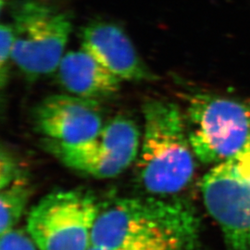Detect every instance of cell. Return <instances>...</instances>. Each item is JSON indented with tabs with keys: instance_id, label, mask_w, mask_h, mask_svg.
<instances>
[{
	"instance_id": "6da1fadb",
	"label": "cell",
	"mask_w": 250,
	"mask_h": 250,
	"mask_svg": "<svg viewBox=\"0 0 250 250\" xmlns=\"http://www.w3.org/2000/svg\"><path fill=\"white\" fill-rule=\"evenodd\" d=\"M200 221L194 207L173 197H125L101 208L92 246L120 250L179 245L194 250Z\"/></svg>"
},
{
	"instance_id": "7a4b0ae2",
	"label": "cell",
	"mask_w": 250,
	"mask_h": 250,
	"mask_svg": "<svg viewBox=\"0 0 250 250\" xmlns=\"http://www.w3.org/2000/svg\"><path fill=\"white\" fill-rule=\"evenodd\" d=\"M144 130L137 156V175L151 196L172 197L188 187L195 173V153L184 110L164 99L143 106Z\"/></svg>"
},
{
	"instance_id": "3957f363",
	"label": "cell",
	"mask_w": 250,
	"mask_h": 250,
	"mask_svg": "<svg viewBox=\"0 0 250 250\" xmlns=\"http://www.w3.org/2000/svg\"><path fill=\"white\" fill-rule=\"evenodd\" d=\"M185 99L188 136L198 161L216 165L250 145V99L201 90Z\"/></svg>"
},
{
	"instance_id": "277c9868",
	"label": "cell",
	"mask_w": 250,
	"mask_h": 250,
	"mask_svg": "<svg viewBox=\"0 0 250 250\" xmlns=\"http://www.w3.org/2000/svg\"><path fill=\"white\" fill-rule=\"evenodd\" d=\"M12 62L28 79L57 72L72 32L67 13L42 0H21L11 10Z\"/></svg>"
},
{
	"instance_id": "5b68a950",
	"label": "cell",
	"mask_w": 250,
	"mask_h": 250,
	"mask_svg": "<svg viewBox=\"0 0 250 250\" xmlns=\"http://www.w3.org/2000/svg\"><path fill=\"white\" fill-rule=\"evenodd\" d=\"M100 210L88 190L52 192L30 211L27 232L39 250H89Z\"/></svg>"
},
{
	"instance_id": "8992f818",
	"label": "cell",
	"mask_w": 250,
	"mask_h": 250,
	"mask_svg": "<svg viewBox=\"0 0 250 250\" xmlns=\"http://www.w3.org/2000/svg\"><path fill=\"white\" fill-rule=\"evenodd\" d=\"M201 193L227 250H250V145L207 172Z\"/></svg>"
},
{
	"instance_id": "52a82bcc",
	"label": "cell",
	"mask_w": 250,
	"mask_h": 250,
	"mask_svg": "<svg viewBox=\"0 0 250 250\" xmlns=\"http://www.w3.org/2000/svg\"><path fill=\"white\" fill-rule=\"evenodd\" d=\"M35 125L45 139L77 144L96 137L103 128L98 100L72 95H53L36 107Z\"/></svg>"
},
{
	"instance_id": "ba28073f",
	"label": "cell",
	"mask_w": 250,
	"mask_h": 250,
	"mask_svg": "<svg viewBox=\"0 0 250 250\" xmlns=\"http://www.w3.org/2000/svg\"><path fill=\"white\" fill-rule=\"evenodd\" d=\"M81 47L122 81L155 79L124 30L111 22H94L83 28Z\"/></svg>"
},
{
	"instance_id": "9c48e42d",
	"label": "cell",
	"mask_w": 250,
	"mask_h": 250,
	"mask_svg": "<svg viewBox=\"0 0 250 250\" xmlns=\"http://www.w3.org/2000/svg\"><path fill=\"white\" fill-rule=\"evenodd\" d=\"M56 72L64 89L83 99L99 101L115 95L121 87L122 80L82 47L65 53Z\"/></svg>"
},
{
	"instance_id": "30bf717a",
	"label": "cell",
	"mask_w": 250,
	"mask_h": 250,
	"mask_svg": "<svg viewBox=\"0 0 250 250\" xmlns=\"http://www.w3.org/2000/svg\"><path fill=\"white\" fill-rule=\"evenodd\" d=\"M45 140V148L65 166L95 178L116 177L132 164L131 161L108 150L95 137L77 144Z\"/></svg>"
},
{
	"instance_id": "8fae6325",
	"label": "cell",
	"mask_w": 250,
	"mask_h": 250,
	"mask_svg": "<svg viewBox=\"0 0 250 250\" xmlns=\"http://www.w3.org/2000/svg\"><path fill=\"white\" fill-rule=\"evenodd\" d=\"M30 187L24 177L16 180L1 189L0 195V234L14 229L26 208Z\"/></svg>"
},
{
	"instance_id": "7c38bea8",
	"label": "cell",
	"mask_w": 250,
	"mask_h": 250,
	"mask_svg": "<svg viewBox=\"0 0 250 250\" xmlns=\"http://www.w3.org/2000/svg\"><path fill=\"white\" fill-rule=\"evenodd\" d=\"M14 49V30L11 22L2 23L0 27V74L1 83L4 84L12 62Z\"/></svg>"
},
{
	"instance_id": "4fadbf2b",
	"label": "cell",
	"mask_w": 250,
	"mask_h": 250,
	"mask_svg": "<svg viewBox=\"0 0 250 250\" xmlns=\"http://www.w3.org/2000/svg\"><path fill=\"white\" fill-rule=\"evenodd\" d=\"M0 250H37L36 243L20 230L12 229L1 234Z\"/></svg>"
},
{
	"instance_id": "5bb4252c",
	"label": "cell",
	"mask_w": 250,
	"mask_h": 250,
	"mask_svg": "<svg viewBox=\"0 0 250 250\" xmlns=\"http://www.w3.org/2000/svg\"><path fill=\"white\" fill-rule=\"evenodd\" d=\"M0 159V188L4 189L23 176L14 157L4 148H2Z\"/></svg>"
},
{
	"instance_id": "9a60e30c",
	"label": "cell",
	"mask_w": 250,
	"mask_h": 250,
	"mask_svg": "<svg viewBox=\"0 0 250 250\" xmlns=\"http://www.w3.org/2000/svg\"><path fill=\"white\" fill-rule=\"evenodd\" d=\"M89 250H193L184 246L179 245H159L151 247H140V248H130V249H120V250H108L98 247H91Z\"/></svg>"
}]
</instances>
